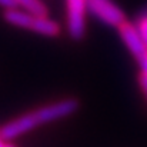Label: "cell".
Here are the masks:
<instances>
[{
    "label": "cell",
    "mask_w": 147,
    "mask_h": 147,
    "mask_svg": "<svg viewBox=\"0 0 147 147\" xmlns=\"http://www.w3.org/2000/svg\"><path fill=\"white\" fill-rule=\"evenodd\" d=\"M79 109V101L76 98H64L60 101H56L53 104L36 109L30 113H26L17 119H13L7 121L4 126H1L0 133L4 140H13L20 137L22 134H26L32 131L33 129L39 127L40 124L50 123L54 120L64 119L70 114H73Z\"/></svg>",
    "instance_id": "cell-1"
},
{
    "label": "cell",
    "mask_w": 147,
    "mask_h": 147,
    "mask_svg": "<svg viewBox=\"0 0 147 147\" xmlns=\"http://www.w3.org/2000/svg\"><path fill=\"white\" fill-rule=\"evenodd\" d=\"M4 20L16 27H22V29H27L36 33H40L43 36H49L54 37L60 33V27L59 24L49 19L47 16H39V14H33L30 11H22L17 9H7L3 14Z\"/></svg>",
    "instance_id": "cell-2"
},
{
    "label": "cell",
    "mask_w": 147,
    "mask_h": 147,
    "mask_svg": "<svg viewBox=\"0 0 147 147\" xmlns=\"http://www.w3.org/2000/svg\"><path fill=\"white\" fill-rule=\"evenodd\" d=\"M87 0H66L67 32L73 40H82L86 34Z\"/></svg>",
    "instance_id": "cell-3"
},
{
    "label": "cell",
    "mask_w": 147,
    "mask_h": 147,
    "mask_svg": "<svg viewBox=\"0 0 147 147\" xmlns=\"http://www.w3.org/2000/svg\"><path fill=\"white\" fill-rule=\"evenodd\" d=\"M87 7L93 16L107 26L119 27L126 20L123 10L111 0H87Z\"/></svg>",
    "instance_id": "cell-4"
},
{
    "label": "cell",
    "mask_w": 147,
    "mask_h": 147,
    "mask_svg": "<svg viewBox=\"0 0 147 147\" xmlns=\"http://www.w3.org/2000/svg\"><path fill=\"white\" fill-rule=\"evenodd\" d=\"M117 30H119V34H120L124 46L129 49L131 56L134 57V60L137 63L144 60L147 57V47L143 42V37H142L137 26L134 23H130L129 20H124L117 27Z\"/></svg>",
    "instance_id": "cell-5"
},
{
    "label": "cell",
    "mask_w": 147,
    "mask_h": 147,
    "mask_svg": "<svg viewBox=\"0 0 147 147\" xmlns=\"http://www.w3.org/2000/svg\"><path fill=\"white\" fill-rule=\"evenodd\" d=\"M17 6H22L24 10L39 14V16H47V7L42 0H16Z\"/></svg>",
    "instance_id": "cell-6"
},
{
    "label": "cell",
    "mask_w": 147,
    "mask_h": 147,
    "mask_svg": "<svg viewBox=\"0 0 147 147\" xmlns=\"http://www.w3.org/2000/svg\"><path fill=\"white\" fill-rule=\"evenodd\" d=\"M136 26H137V29H139V32H140V34L143 37V42H144V45H146V47H147V13L143 14L139 19V22L136 23Z\"/></svg>",
    "instance_id": "cell-7"
},
{
    "label": "cell",
    "mask_w": 147,
    "mask_h": 147,
    "mask_svg": "<svg viewBox=\"0 0 147 147\" xmlns=\"http://www.w3.org/2000/svg\"><path fill=\"white\" fill-rule=\"evenodd\" d=\"M139 84H140V89L147 100V73H143V71L139 73Z\"/></svg>",
    "instance_id": "cell-8"
},
{
    "label": "cell",
    "mask_w": 147,
    "mask_h": 147,
    "mask_svg": "<svg viewBox=\"0 0 147 147\" xmlns=\"http://www.w3.org/2000/svg\"><path fill=\"white\" fill-rule=\"evenodd\" d=\"M0 6L6 7V9H14L17 6L16 0H0Z\"/></svg>",
    "instance_id": "cell-9"
},
{
    "label": "cell",
    "mask_w": 147,
    "mask_h": 147,
    "mask_svg": "<svg viewBox=\"0 0 147 147\" xmlns=\"http://www.w3.org/2000/svg\"><path fill=\"white\" fill-rule=\"evenodd\" d=\"M0 147H9V144L6 143V140L1 137V133H0Z\"/></svg>",
    "instance_id": "cell-10"
},
{
    "label": "cell",
    "mask_w": 147,
    "mask_h": 147,
    "mask_svg": "<svg viewBox=\"0 0 147 147\" xmlns=\"http://www.w3.org/2000/svg\"><path fill=\"white\" fill-rule=\"evenodd\" d=\"M9 147H14V146H10V144H9Z\"/></svg>",
    "instance_id": "cell-11"
}]
</instances>
